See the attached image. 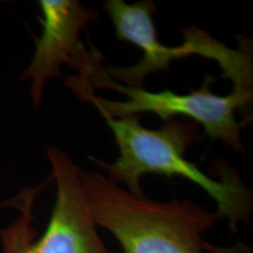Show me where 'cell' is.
<instances>
[{
	"mask_svg": "<svg viewBox=\"0 0 253 253\" xmlns=\"http://www.w3.org/2000/svg\"><path fill=\"white\" fill-rule=\"evenodd\" d=\"M104 120L113 131L120 157L113 163L93 156L89 160L107 172L110 182L123 183L132 195L143 197L145 195L140 184L142 176L153 173L168 178L182 177L197 184L216 202L214 213L218 219H229L233 233H238L239 224H250L253 196L239 173L226 164H216L220 177L217 181L185 158L186 150L203 140L198 134L197 123L172 119L153 130L141 125L138 115Z\"/></svg>",
	"mask_w": 253,
	"mask_h": 253,
	"instance_id": "cell-1",
	"label": "cell"
},
{
	"mask_svg": "<svg viewBox=\"0 0 253 253\" xmlns=\"http://www.w3.org/2000/svg\"><path fill=\"white\" fill-rule=\"evenodd\" d=\"M79 176L95 224L125 253H248L243 244L226 250L205 242L218 217L189 199L157 202L132 195L99 171L80 168Z\"/></svg>",
	"mask_w": 253,
	"mask_h": 253,
	"instance_id": "cell-2",
	"label": "cell"
},
{
	"mask_svg": "<svg viewBox=\"0 0 253 253\" xmlns=\"http://www.w3.org/2000/svg\"><path fill=\"white\" fill-rule=\"evenodd\" d=\"M213 82V77L205 74L203 84L188 94L125 86L109 77L102 56L84 74L67 75L65 79L68 89L82 102L93 104L103 119L153 113L167 122L182 116L203 126L204 136L211 141L219 140L236 153L245 154L240 136L242 123L236 120V112L251 104L253 90L233 88L231 94L223 96L211 90Z\"/></svg>",
	"mask_w": 253,
	"mask_h": 253,
	"instance_id": "cell-3",
	"label": "cell"
},
{
	"mask_svg": "<svg viewBox=\"0 0 253 253\" xmlns=\"http://www.w3.org/2000/svg\"><path fill=\"white\" fill-rule=\"evenodd\" d=\"M103 9L112 19L118 40L130 42L143 52L142 59L131 67L116 68L108 65L107 73L120 84L143 88L148 75L168 72L173 60L199 55L216 61L223 71L220 78L232 82L233 88L253 90L252 50L248 41L242 42L237 49L229 48L192 25L182 30L184 42L181 46L168 47L157 39L154 24L156 4L151 0L134 4H126L123 0H107Z\"/></svg>",
	"mask_w": 253,
	"mask_h": 253,
	"instance_id": "cell-4",
	"label": "cell"
},
{
	"mask_svg": "<svg viewBox=\"0 0 253 253\" xmlns=\"http://www.w3.org/2000/svg\"><path fill=\"white\" fill-rule=\"evenodd\" d=\"M56 185V198L46 230L37 238L33 227V204L38 191L27 189L21 194L20 217L0 230L2 253H115L106 248L91 216L80 182V166L54 145L47 149Z\"/></svg>",
	"mask_w": 253,
	"mask_h": 253,
	"instance_id": "cell-5",
	"label": "cell"
},
{
	"mask_svg": "<svg viewBox=\"0 0 253 253\" xmlns=\"http://www.w3.org/2000/svg\"><path fill=\"white\" fill-rule=\"evenodd\" d=\"M41 36L36 39V49L30 66L21 74V81H31L30 93L34 108L42 103L48 80L61 77V66L67 65L75 75L88 71L100 52L91 45L87 50L80 40L82 31L99 19L95 9L86 8L78 0H40Z\"/></svg>",
	"mask_w": 253,
	"mask_h": 253,
	"instance_id": "cell-6",
	"label": "cell"
}]
</instances>
